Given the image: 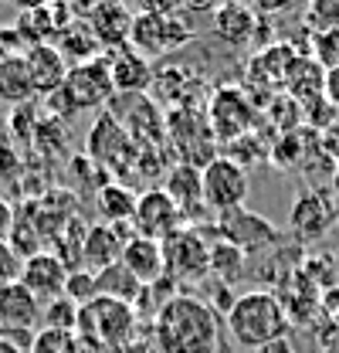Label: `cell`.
<instances>
[{"mask_svg":"<svg viewBox=\"0 0 339 353\" xmlns=\"http://www.w3.org/2000/svg\"><path fill=\"white\" fill-rule=\"evenodd\" d=\"M220 316L207 299L180 292L153 319V343L160 353H220Z\"/></svg>","mask_w":339,"mask_h":353,"instance_id":"cell-1","label":"cell"},{"mask_svg":"<svg viewBox=\"0 0 339 353\" xmlns=\"http://www.w3.org/2000/svg\"><path fill=\"white\" fill-rule=\"evenodd\" d=\"M224 326L231 330L238 347L261 350V347H268L275 340H285L289 330H292V319H289L285 299L278 292L251 289V292H241L234 299L231 312L224 316Z\"/></svg>","mask_w":339,"mask_h":353,"instance_id":"cell-2","label":"cell"},{"mask_svg":"<svg viewBox=\"0 0 339 353\" xmlns=\"http://www.w3.org/2000/svg\"><path fill=\"white\" fill-rule=\"evenodd\" d=\"M75 336H88L109 353H123L136 340V309L109 296H95L88 306H79Z\"/></svg>","mask_w":339,"mask_h":353,"instance_id":"cell-3","label":"cell"},{"mask_svg":"<svg viewBox=\"0 0 339 353\" xmlns=\"http://www.w3.org/2000/svg\"><path fill=\"white\" fill-rule=\"evenodd\" d=\"M214 228L204 224H187L180 228L173 238L163 241V262H167V275L180 285V282H201L211 279V245H214Z\"/></svg>","mask_w":339,"mask_h":353,"instance_id":"cell-4","label":"cell"},{"mask_svg":"<svg viewBox=\"0 0 339 353\" xmlns=\"http://www.w3.org/2000/svg\"><path fill=\"white\" fill-rule=\"evenodd\" d=\"M214 234L234 248H241L245 255H261V252H275L282 245V231L268 218L254 214L248 208H234L214 218Z\"/></svg>","mask_w":339,"mask_h":353,"instance_id":"cell-5","label":"cell"},{"mask_svg":"<svg viewBox=\"0 0 339 353\" xmlns=\"http://www.w3.org/2000/svg\"><path fill=\"white\" fill-rule=\"evenodd\" d=\"M85 157L95 160L105 174H123V167H132L139 160V146L129 139V132L123 130V123L102 109V116L95 119V126L88 132V143H85Z\"/></svg>","mask_w":339,"mask_h":353,"instance_id":"cell-6","label":"cell"},{"mask_svg":"<svg viewBox=\"0 0 339 353\" xmlns=\"http://www.w3.org/2000/svg\"><path fill=\"white\" fill-rule=\"evenodd\" d=\"M207 126H211L214 139L217 143H234V139H241V136H248L251 126L258 123V112H254L251 99L241 92V88L234 85H220L217 92L211 95V102H207Z\"/></svg>","mask_w":339,"mask_h":353,"instance_id":"cell-7","label":"cell"},{"mask_svg":"<svg viewBox=\"0 0 339 353\" xmlns=\"http://www.w3.org/2000/svg\"><path fill=\"white\" fill-rule=\"evenodd\" d=\"M201 174H204V204L214 218L224 214V211L245 208L251 183H248V170L241 163H234L227 153H220L207 167H201Z\"/></svg>","mask_w":339,"mask_h":353,"instance_id":"cell-8","label":"cell"},{"mask_svg":"<svg viewBox=\"0 0 339 353\" xmlns=\"http://www.w3.org/2000/svg\"><path fill=\"white\" fill-rule=\"evenodd\" d=\"M65 99L72 102V109H109V102L116 99V85H112V68L102 58L82 61L75 68H68L65 79Z\"/></svg>","mask_w":339,"mask_h":353,"instance_id":"cell-9","label":"cell"},{"mask_svg":"<svg viewBox=\"0 0 339 353\" xmlns=\"http://www.w3.org/2000/svg\"><path fill=\"white\" fill-rule=\"evenodd\" d=\"M180 228H187V221H183L180 208L173 204V197H170L163 187H150V190L139 194L136 214H132V231L139 238H153V241L163 245Z\"/></svg>","mask_w":339,"mask_h":353,"instance_id":"cell-10","label":"cell"},{"mask_svg":"<svg viewBox=\"0 0 339 353\" xmlns=\"http://www.w3.org/2000/svg\"><path fill=\"white\" fill-rule=\"evenodd\" d=\"M190 38H194V31H187V24L180 28L176 17L153 14V10L132 17V31H129L132 51H139L143 58H146V54H170V51L183 48Z\"/></svg>","mask_w":339,"mask_h":353,"instance_id":"cell-11","label":"cell"},{"mask_svg":"<svg viewBox=\"0 0 339 353\" xmlns=\"http://www.w3.org/2000/svg\"><path fill=\"white\" fill-rule=\"evenodd\" d=\"M333 224H336V204H333V197H329L326 190L309 187V190H302L296 201H292L289 231L296 234L302 245L326 238V231H329Z\"/></svg>","mask_w":339,"mask_h":353,"instance_id":"cell-12","label":"cell"},{"mask_svg":"<svg viewBox=\"0 0 339 353\" xmlns=\"http://www.w3.org/2000/svg\"><path fill=\"white\" fill-rule=\"evenodd\" d=\"M132 238H136L132 224H102V221L92 224L82 238V268L99 275V272L119 265Z\"/></svg>","mask_w":339,"mask_h":353,"instance_id":"cell-13","label":"cell"},{"mask_svg":"<svg viewBox=\"0 0 339 353\" xmlns=\"http://www.w3.org/2000/svg\"><path fill=\"white\" fill-rule=\"evenodd\" d=\"M44 323V303L24 285V282H14V285H3L0 289V336H21V333H31Z\"/></svg>","mask_w":339,"mask_h":353,"instance_id":"cell-14","label":"cell"},{"mask_svg":"<svg viewBox=\"0 0 339 353\" xmlns=\"http://www.w3.org/2000/svg\"><path fill=\"white\" fill-rule=\"evenodd\" d=\"M163 190L173 197V204L180 208V214H183L187 224H197L204 214H211L207 204H204V174H201V167H194V163H173L167 170Z\"/></svg>","mask_w":339,"mask_h":353,"instance_id":"cell-15","label":"cell"},{"mask_svg":"<svg viewBox=\"0 0 339 353\" xmlns=\"http://www.w3.org/2000/svg\"><path fill=\"white\" fill-rule=\"evenodd\" d=\"M68 262L61 255H51V252H38L24 262V272H21V282L41 299V303H51V299H61L65 296V285H68Z\"/></svg>","mask_w":339,"mask_h":353,"instance_id":"cell-16","label":"cell"},{"mask_svg":"<svg viewBox=\"0 0 339 353\" xmlns=\"http://www.w3.org/2000/svg\"><path fill=\"white\" fill-rule=\"evenodd\" d=\"M254 24H258V14H254L248 3H241V0H224V3L214 7V14H211V31L224 44H231V48L251 44Z\"/></svg>","mask_w":339,"mask_h":353,"instance_id":"cell-17","label":"cell"},{"mask_svg":"<svg viewBox=\"0 0 339 353\" xmlns=\"http://www.w3.org/2000/svg\"><path fill=\"white\" fill-rule=\"evenodd\" d=\"M24 61H28V72H31L34 92H41V95L58 92V88L65 85V79H68L65 54H61L54 44H44L41 41V44H34V48H28Z\"/></svg>","mask_w":339,"mask_h":353,"instance_id":"cell-18","label":"cell"},{"mask_svg":"<svg viewBox=\"0 0 339 353\" xmlns=\"http://www.w3.org/2000/svg\"><path fill=\"white\" fill-rule=\"evenodd\" d=\"M109 68H112L116 95H146L153 88V68H150V61L139 51H132L129 44L116 51V58L109 61Z\"/></svg>","mask_w":339,"mask_h":353,"instance_id":"cell-19","label":"cell"},{"mask_svg":"<svg viewBox=\"0 0 339 353\" xmlns=\"http://www.w3.org/2000/svg\"><path fill=\"white\" fill-rule=\"evenodd\" d=\"M88 28L105 48H126L129 31H132V17H129L123 0H102L92 14H88Z\"/></svg>","mask_w":339,"mask_h":353,"instance_id":"cell-20","label":"cell"},{"mask_svg":"<svg viewBox=\"0 0 339 353\" xmlns=\"http://www.w3.org/2000/svg\"><path fill=\"white\" fill-rule=\"evenodd\" d=\"M123 265L143 282V285H153L167 275V262H163V245L153 241V238H132L123 252Z\"/></svg>","mask_w":339,"mask_h":353,"instance_id":"cell-21","label":"cell"},{"mask_svg":"<svg viewBox=\"0 0 339 353\" xmlns=\"http://www.w3.org/2000/svg\"><path fill=\"white\" fill-rule=\"evenodd\" d=\"M285 88L298 105H312L316 99L326 95V68L312 58H298L285 79Z\"/></svg>","mask_w":339,"mask_h":353,"instance_id":"cell-22","label":"cell"},{"mask_svg":"<svg viewBox=\"0 0 339 353\" xmlns=\"http://www.w3.org/2000/svg\"><path fill=\"white\" fill-rule=\"evenodd\" d=\"M31 95H34V82H31L24 54L0 58V102L24 105V102H31Z\"/></svg>","mask_w":339,"mask_h":353,"instance_id":"cell-23","label":"cell"},{"mask_svg":"<svg viewBox=\"0 0 339 353\" xmlns=\"http://www.w3.org/2000/svg\"><path fill=\"white\" fill-rule=\"evenodd\" d=\"M136 201H139V197L129 190L126 183H105V187L95 194V208H99L102 224H132Z\"/></svg>","mask_w":339,"mask_h":353,"instance_id":"cell-24","label":"cell"},{"mask_svg":"<svg viewBox=\"0 0 339 353\" xmlns=\"http://www.w3.org/2000/svg\"><path fill=\"white\" fill-rule=\"evenodd\" d=\"M95 289H99V296H109V299H119V303L136 306V299H139V292H143V282L119 262V265H112V268H105V272L95 275Z\"/></svg>","mask_w":339,"mask_h":353,"instance_id":"cell-25","label":"cell"},{"mask_svg":"<svg viewBox=\"0 0 339 353\" xmlns=\"http://www.w3.org/2000/svg\"><path fill=\"white\" fill-rule=\"evenodd\" d=\"M245 265H248V255H245L241 248H234V245L214 238V245H211V279L231 285L234 279L245 275Z\"/></svg>","mask_w":339,"mask_h":353,"instance_id":"cell-26","label":"cell"},{"mask_svg":"<svg viewBox=\"0 0 339 353\" xmlns=\"http://www.w3.org/2000/svg\"><path fill=\"white\" fill-rule=\"evenodd\" d=\"M99 48H102V44H99V38L92 34V28H88V24L61 28V44H58V51H61V54L79 58V65H82V61H92Z\"/></svg>","mask_w":339,"mask_h":353,"instance_id":"cell-27","label":"cell"},{"mask_svg":"<svg viewBox=\"0 0 339 353\" xmlns=\"http://www.w3.org/2000/svg\"><path fill=\"white\" fill-rule=\"evenodd\" d=\"M44 330H61V333H75V326H79V306L72 303V299H51L48 306H44Z\"/></svg>","mask_w":339,"mask_h":353,"instance_id":"cell-28","label":"cell"},{"mask_svg":"<svg viewBox=\"0 0 339 353\" xmlns=\"http://www.w3.org/2000/svg\"><path fill=\"white\" fill-rule=\"evenodd\" d=\"M305 24L312 28V34L339 28V0H309L305 3Z\"/></svg>","mask_w":339,"mask_h":353,"instance_id":"cell-29","label":"cell"},{"mask_svg":"<svg viewBox=\"0 0 339 353\" xmlns=\"http://www.w3.org/2000/svg\"><path fill=\"white\" fill-rule=\"evenodd\" d=\"M31 353H79V336L61 330H38Z\"/></svg>","mask_w":339,"mask_h":353,"instance_id":"cell-30","label":"cell"},{"mask_svg":"<svg viewBox=\"0 0 339 353\" xmlns=\"http://www.w3.org/2000/svg\"><path fill=\"white\" fill-rule=\"evenodd\" d=\"M312 61H319L326 72L339 68V28L312 34Z\"/></svg>","mask_w":339,"mask_h":353,"instance_id":"cell-31","label":"cell"},{"mask_svg":"<svg viewBox=\"0 0 339 353\" xmlns=\"http://www.w3.org/2000/svg\"><path fill=\"white\" fill-rule=\"evenodd\" d=\"M95 296H99V289H95V275H92V272H85V268H75V272H68L65 299H72L75 306H88V303H92Z\"/></svg>","mask_w":339,"mask_h":353,"instance_id":"cell-32","label":"cell"},{"mask_svg":"<svg viewBox=\"0 0 339 353\" xmlns=\"http://www.w3.org/2000/svg\"><path fill=\"white\" fill-rule=\"evenodd\" d=\"M231 146V160L234 163H241L245 170L254 167V163H265V157H268V146L265 143H258V136H241V139H234V143H227Z\"/></svg>","mask_w":339,"mask_h":353,"instance_id":"cell-33","label":"cell"},{"mask_svg":"<svg viewBox=\"0 0 339 353\" xmlns=\"http://www.w3.org/2000/svg\"><path fill=\"white\" fill-rule=\"evenodd\" d=\"M21 272H24V259L14 252V245L7 238H0V289L21 282Z\"/></svg>","mask_w":339,"mask_h":353,"instance_id":"cell-34","label":"cell"},{"mask_svg":"<svg viewBox=\"0 0 339 353\" xmlns=\"http://www.w3.org/2000/svg\"><path fill=\"white\" fill-rule=\"evenodd\" d=\"M289 7H292V0H254V14H261V17L282 14V10H289Z\"/></svg>","mask_w":339,"mask_h":353,"instance_id":"cell-35","label":"cell"},{"mask_svg":"<svg viewBox=\"0 0 339 353\" xmlns=\"http://www.w3.org/2000/svg\"><path fill=\"white\" fill-rule=\"evenodd\" d=\"M326 102L339 109V68L326 72Z\"/></svg>","mask_w":339,"mask_h":353,"instance_id":"cell-36","label":"cell"},{"mask_svg":"<svg viewBox=\"0 0 339 353\" xmlns=\"http://www.w3.org/2000/svg\"><path fill=\"white\" fill-rule=\"evenodd\" d=\"M10 228H14V208L0 197V238H7V234H10Z\"/></svg>","mask_w":339,"mask_h":353,"instance_id":"cell-37","label":"cell"},{"mask_svg":"<svg viewBox=\"0 0 339 353\" xmlns=\"http://www.w3.org/2000/svg\"><path fill=\"white\" fill-rule=\"evenodd\" d=\"M258 353H296V350H292V343H289V336H285V340H275V343L261 347Z\"/></svg>","mask_w":339,"mask_h":353,"instance_id":"cell-38","label":"cell"},{"mask_svg":"<svg viewBox=\"0 0 339 353\" xmlns=\"http://www.w3.org/2000/svg\"><path fill=\"white\" fill-rule=\"evenodd\" d=\"M0 353H31V350L21 347V343H14L10 336H0Z\"/></svg>","mask_w":339,"mask_h":353,"instance_id":"cell-39","label":"cell"},{"mask_svg":"<svg viewBox=\"0 0 339 353\" xmlns=\"http://www.w3.org/2000/svg\"><path fill=\"white\" fill-rule=\"evenodd\" d=\"M190 10H211L214 14V7H217V0H183Z\"/></svg>","mask_w":339,"mask_h":353,"instance_id":"cell-40","label":"cell"},{"mask_svg":"<svg viewBox=\"0 0 339 353\" xmlns=\"http://www.w3.org/2000/svg\"><path fill=\"white\" fill-rule=\"evenodd\" d=\"M14 3H21V7H28V10H38L44 0H14Z\"/></svg>","mask_w":339,"mask_h":353,"instance_id":"cell-41","label":"cell"},{"mask_svg":"<svg viewBox=\"0 0 339 353\" xmlns=\"http://www.w3.org/2000/svg\"><path fill=\"white\" fill-rule=\"evenodd\" d=\"M329 183H333V194L339 197V163H336V170H333V180H329Z\"/></svg>","mask_w":339,"mask_h":353,"instance_id":"cell-42","label":"cell"},{"mask_svg":"<svg viewBox=\"0 0 339 353\" xmlns=\"http://www.w3.org/2000/svg\"><path fill=\"white\" fill-rule=\"evenodd\" d=\"M336 224H339V204H336Z\"/></svg>","mask_w":339,"mask_h":353,"instance_id":"cell-43","label":"cell"}]
</instances>
